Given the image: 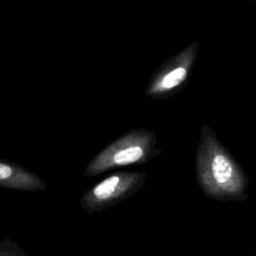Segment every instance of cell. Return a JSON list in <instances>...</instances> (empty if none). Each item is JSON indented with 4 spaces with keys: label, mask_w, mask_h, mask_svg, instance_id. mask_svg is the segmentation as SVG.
Instances as JSON below:
<instances>
[{
    "label": "cell",
    "mask_w": 256,
    "mask_h": 256,
    "mask_svg": "<svg viewBox=\"0 0 256 256\" xmlns=\"http://www.w3.org/2000/svg\"><path fill=\"white\" fill-rule=\"evenodd\" d=\"M126 178L127 175L115 174L95 185L80 198V203L83 209L87 212L101 209L111 199L116 197L119 189L122 188V182Z\"/></svg>",
    "instance_id": "277c9868"
},
{
    "label": "cell",
    "mask_w": 256,
    "mask_h": 256,
    "mask_svg": "<svg viewBox=\"0 0 256 256\" xmlns=\"http://www.w3.org/2000/svg\"><path fill=\"white\" fill-rule=\"evenodd\" d=\"M0 256H28L14 241L4 238L0 241Z\"/></svg>",
    "instance_id": "5b68a950"
},
{
    "label": "cell",
    "mask_w": 256,
    "mask_h": 256,
    "mask_svg": "<svg viewBox=\"0 0 256 256\" xmlns=\"http://www.w3.org/2000/svg\"><path fill=\"white\" fill-rule=\"evenodd\" d=\"M198 46L194 41L163 63L150 79L146 95L152 99H166L181 90L190 79Z\"/></svg>",
    "instance_id": "7a4b0ae2"
},
{
    "label": "cell",
    "mask_w": 256,
    "mask_h": 256,
    "mask_svg": "<svg viewBox=\"0 0 256 256\" xmlns=\"http://www.w3.org/2000/svg\"><path fill=\"white\" fill-rule=\"evenodd\" d=\"M154 133L147 129H133L104 148L87 166L85 175L93 176L115 166L144 161L155 149Z\"/></svg>",
    "instance_id": "6da1fadb"
},
{
    "label": "cell",
    "mask_w": 256,
    "mask_h": 256,
    "mask_svg": "<svg viewBox=\"0 0 256 256\" xmlns=\"http://www.w3.org/2000/svg\"><path fill=\"white\" fill-rule=\"evenodd\" d=\"M254 2H255V3H256V0H254Z\"/></svg>",
    "instance_id": "8992f818"
},
{
    "label": "cell",
    "mask_w": 256,
    "mask_h": 256,
    "mask_svg": "<svg viewBox=\"0 0 256 256\" xmlns=\"http://www.w3.org/2000/svg\"><path fill=\"white\" fill-rule=\"evenodd\" d=\"M46 187L45 181L37 174L16 163L0 159V188L39 192Z\"/></svg>",
    "instance_id": "3957f363"
}]
</instances>
